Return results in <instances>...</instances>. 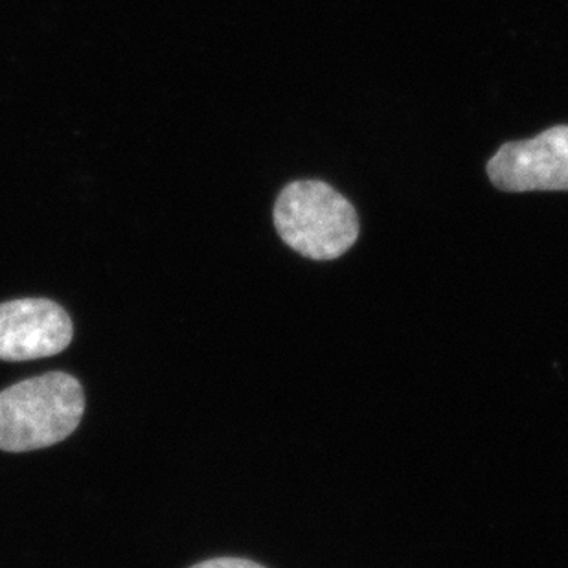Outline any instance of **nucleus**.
Segmentation results:
<instances>
[{
	"instance_id": "1",
	"label": "nucleus",
	"mask_w": 568,
	"mask_h": 568,
	"mask_svg": "<svg viewBox=\"0 0 568 568\" xmlns=\"http://www.w3.org/2000/svg\"><path fill=\"white\" fill-rule=\"evenodd\" d=\"M85 413L80 381L64 372L21 381L0 392V449L27 453L69 438Z\"/></svg>"
},
{
	"instance_id": "2",
	"label": "nucleus",
	"mask_w": 568,
	"mask_h": 568,
	"mask_svg": "<svg viewBox=\"0 0 568 568\" xmlns=\"http://www.w3.org/2000/svg\"><path fill=\"white\" fill-rule=\"evenodd\" d=\"M274 226L287 247L315 262L337 260L359 237V217L352 203L321 181L285 186L274 204Z\"/></svg>"
},
{
	"instance_id": "3",
	"label": "nucleus",
	"mask_w": 568,
	"mask_h": 568,
	"mask_svg": "<svg viewBox=\"0 0 568 568\" xmlns=\"http://www.w3.org/2000/svg\"><path fill=\"white\" fill-rule=\"evenodd\" d=\"M488 175L503 192H568V125L503 145Z\"/></svg>"
},
{
	"instance_id": "4",
	"label": "nucleus",
	"mask_w": 568,
	"mask_h": 568,
	"mask_svg": "<svg viewBox=\"0 0 568 568\" xmlns=\"http://www.w3.org/2000/svg\"><path fill=\"white\" fill-rule=\"evenodd\" d=\"M69 313L47 298H21L0 304V361L44 359L72 343Z\"/></svg>"
},
{
	"instance_id": "5",
	"label": "nucleus",
	"mask_w": 568,
	"mask_h": 568,
	"mask_svg": "<svg viewBox=\"0 0 568 568\" xmlns=\"http://www.w3.org/2000/svg\"><path fill=\"white\" fill-rule=\"evenodd\" d=\"M190 568H265L262 565L256 564V561H251V559L243 558H215V559H206V561H201V564L193 565Z\"/></svg>"
}]
</instances>
